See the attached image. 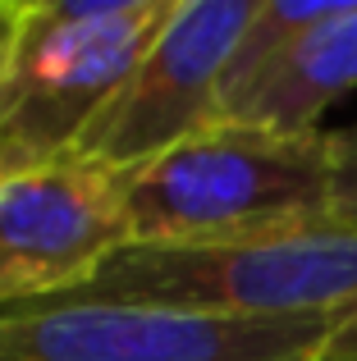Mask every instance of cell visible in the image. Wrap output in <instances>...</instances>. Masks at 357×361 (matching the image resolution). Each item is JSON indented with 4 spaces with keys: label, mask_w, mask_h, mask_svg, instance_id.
I'll list each match as a JSON object with an SVG mask.
<instances>
[{
    "label": "cell",
    "mask_w": 357,
    "mask_h": 361,
    "mask_svg": "<svg viewBox=\"0 0 357 361\" xmlns=\"http://www.w3.org/2000/svg\"><path fill=\"white\" fill-rule=\"evenodd\" d=\"M128 243H224L334 220L330 133L215 123L119 174Z\"/></svg>",
    "instance_id": "1"
},
{
    "label": "cell",
    "mask_w": 357,
    "mask_h": 361,
    "mask_svg": "<svg viewBox=\"0 0 357 361\" xmlns=\"http://www.w3.org/2000/svg\"><path fill=\"white\" fill-rule=\"evenodd\" d=\"M42 302V298H37ZM55 302H106L174 316H330L357 302V229L321 220L224 243H128Z\"/></svg>",
    "instance_id": "2"
},
{
    "label": "cell",
    "mask_w": 357,
    "mask_h": 361,
    "mask_svg": "<svg viewBox=\"0 0 357 361\" xmlns=\"http://www.w3.org/2000/svg\"><path fill=\"white\" fill-rule=\"evenodd\" d=\"M170 14L174 0H23L0 46V178L69 160Z\"/></svg>",
    "instance_id": "3"
},
{
    "label": "cell",
    "mask_w": 357,
    "mask_h": 361,
    "mask_svg": "<svg viewBox=\"0 0 357 361\" xmlns=\"http://www.w3.org/2000/svg\"><path fill=\"white\" fill-rule=\"evenodd\" d=\"M339 316L220 320L106 302H9L0 307V361H316Z\"/></svg>",
    "instance_id": "4"
},
{
    "label": "cell",
    "mask_w": 357,
    "mask_h": 361,
    "mask_svg": "<svg viewBox=\"0 0 357 361\" xmlns=\"http://www.w3.org/2000/svg\"><path fill=\"white\" fill-rule=\"evenodd\" d=\"M252 14L257 0H174V14L92 119L73 156L124 174L215 128L224 69Z\"/></svg>",
    "instance_id": "5"
},
{
    "label": "cell",
    "mask_w": 357,
    "mask_h": 361,
    "mask_svg": "<svg viewBox=\"0 0 357 361\" xmlns=\"http://www.w3.org/2000/svg\"><path fill=\"white\" fill-rule=\"evenodd\" d=\"M128 247L119 174L92 160L0 178V307L64 298Z\"/></svg>",
    "instance_id": "6"
},
{
    "label": "cell",
    "mask_w": 357,
    "mask_h": 361,
    "mask_svg": "<svg viewBox=\"0 0 357 361\" xmlns=\"http://www.w3.org/2000/svg\"><path fill=\"white\" fill-rule=\"evenodd\" d=\"M349 92H357V0H339L334 14L220 92V123L303 137L321 133L316 119Z\"/></svg>",
    "instance_id": "7"
},
{
    "label": "cell",
    "mask_w": 357,
    "mask_h": 361,
    "mask_svg": "<svg viewBox=\"0 0 357 361\" xmlns=\"http://www.w3.org/2000/svg\"><path fill=\"white\" fill-rule=\"evenodd\" d=\"M334 151V220L357 229V123L330 133Z\"/></svg>",
    "instance_id": "8"
},
{
    "label": "cell",
    "mask_w": 357,
    "mask_h": 361,
    "mask_svg": "<svg viewBox=\"0 0 357 361\" xmlns=\"http://www.w3.org/2000/svg\"><path fill=\"white\" fill-rule=\"evenodd\" d=\"M316 361H357V302L339 316V325L330 329V338L316 353Z\"/></svg>",
    "instance_id": "9"
},
{
    "label": "cell",
    "mask_w": 357,
    "mask_h": 361,
    "mask_svg": "<svg viewBox=\"0 0 357 361\" xmlns=\"http://www.w3.org/2000/svg\"><path fill=\"white\" fill-rule=\"evenodd\" d=\"M18 5H23V0H0V46H5V37L14 32V23H18Z\"/></svg>",
    "instance_id": "10"
}]
</instances>
